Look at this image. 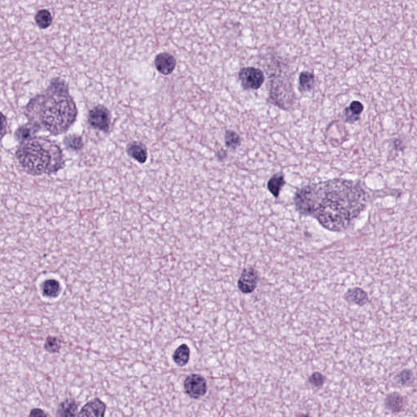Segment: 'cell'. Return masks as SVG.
Returning <instances> with one entry per match:
<instances>
[{"label": "cell", "instance_id": "7402d4cb", "mask_svg": "<svg viewBox=\"0 0 417 417\" xmlns=\"http://www.w3.org/2000/svg\"><path fill=\"white\" fill-rule=\"evenodd\" d=\"M241 137L233 131H227L225 134V143L228 148L236 150L241 145Z\"/></svg>", "mask_w": 417, "mask_h": 417}, {"label": "cell", "instance_id": "30bf717a", "mask_svg": "<svg viewBox=\"0 0 417 417\" xmlns=\"http://www.w3.org/2000/svg\"><path fill=\"white\" fill-rule=\"evenodd\" d=\"M407 405L406 397L398 392H393L386 395L384 399V406L392 413H399L404 410Z\"/></svg>", "mask_w": 417, "mask_h": 417}, {"label": "cell", "instance_id": "8fae6325", "mask_svg": "<svg viewBox=\"0 0 417 417\" xmlns=\"http://www.w3.org/2000/svg\"><path fill=\"white\" fill-rule=\"evenodd\" d=\"M127 154L129 157L139 163H145L148 157L147 148L144 143L139 141H132L127 146Z\"/></svg>", "mask_w": 417, "mask_h": 417}, {"label": "cell", "instance_id": "484cf974", "mask_svg": "<svg viewBox=\"0 0 417 417\" xmlns=\"http://www.w3.org/2000/svg\"><path fill=\"white\" fill-rule=\"evenodd\" d=\"M2 138L5 137V134H6L7 130L6 127H8V123H7L6 117H5L4 113H2Z\"/></svg>", "mask_w": 417, "mask_h": 417}, {"label": "cell", "instance_id": "9a60e30c", "mask_svg": "<svg viewBox=\"0 0 417 417\" xmlns=\"http://www.w3.org/2000/svg\"><path fill=\"white\" fill-rule=\"evenodd\" d=\"M35 21L39 29L49 28L52 24V15L47 9H40L35 16Z\"/></svg>", "mask_w": 417, "mask_h": 417}, {"label": "cell", "instance_id": "7c38bea8", "mask_svg": "<svg viewBox=\"0 0 417 417\" xmlns=\"http://www.w3.org/2000/svg\"><path fill=\"white\" fill-rule=\"evenodd\" d=\"M78 404L74 399H68L59 405L57 415L59 417H77Z\"/></svg>", "mask_w": 417, "mask_h": 417}, {"label": "cell", "instance_id": "5bb4252c", "mask_svg": "<svg viewBox=\"0 0 417 417\" xmlns=\"http://www.w3.org/2000/svg\"><path fill=\"white\" fill-rule=\"evenodd\" d=\"M42 291L43 295L47 297H56L62 292V286L57 280L55 279H49L43 282Z\"/></svg>", "mask_w": 417, "mask_h": 417}, {"label": "cell", "instance_id": "d4e9b609", "mask_svg": "<svg viewBox=\"0 0 417 417\" xmlns=\"http://www.w3.org/2000/svg\"><path fill=\"white\" fill-rule=\"evenodd\" d=\"M29 417H47V414L43 409L34 408L31 410Z\"/></svg>", "mask_w": 417, "mask_h": 417}, {"label": "cell", "instance_id": "e0dca14e", "mask_svg": "<svg viewBox=\"0 0 417 417\" xmlns=\"http://www.w3.org/2000/svg\"><path fill=\"white\" fill-rule=\"evenodd\" d=\"M364 110V105L360 101H353L350 104V106L345 111L346 114V120L348 123H354L358 121L360 118V115L362 113Z\"/></svg>", "mask_w": 417, "mask_h": 417}, {"label": "cell", "instance_id": "7a4b0ae2", "mask_svg": "<svg viewBox=\"0 0 417 417\" xmlns=\"http://www.w3.org/2000/svg\"><path fill=\"white\" fill-rule=\"evenodd\" d=\"M28 122L38 130L59 135L70 129L78 117V108L70 96L67 82L51 80L44 92L29 100L24 109Z\"/></svg>", "mask_w": 417, "mask_h": 417}, {"label": "cell", "instance_id": "ffe728a7", "mask_svg": "<svg viewBox=\"0 0 417 417\" xmlns=\"http://www.w3.org/2000/svg\"><path fill=\"white\" fill-rule=\"evenodd\" d=\"M284 177L282 174H275L268 182V189L276 197L280 194V190L284 185Z\"/></svg>", "mask_w": 417, "mask_h": 417}, {"label": "cell", "instance_id": "9c48e42d", "mask_svg": "<svg viewBox=\"0 0 417 417\" xmlns=\"http://www.w3.org/2000/svg\"><path fill=\"white\" fill-rule=\"evenodd\" d=\"M106 405L98 398L89 401L78 412V417H104Z\"/></svg>", "mask_w": 417, "mask_h": 417}, {"label": "cell", "instance_id": "2e32d148", "mask_svg": "<svg viewBox=\"0 0 417 417\" xmlns=\"http://www.w3.org/2000/svg\"><path fill=\"white\" fill-rule=\"evenodd\" d=\"M190 358V349L186 344H182L178 346L173 354V360L178 366L183 367L186 365Z\"/></svg>", "mask_w": 417, "mask_h": 417}, {"label": "cell", "instance_id": "8992f818", "mask_svg": "<svg viewBox=\"0 0 417 417\" xmlns=\"http://www.w3.org/2000/svg\"><path fill=\"white\" fill-rule=\"evenodd\" d=\"M184 391L191 398L199 399L206 393V381L200 375H190L184 380Z\"/></svg>", "mask_w": 417, "mask_h": 417}, {"label": "cell", "instance_id": "52a82bcc", "mask_svg": "<svg viewBox=\"0 0 417 417\" xmlns=\"http://www.w3.org/2000/svg\"><path fill=\"white\" fill-rule=\"evenodd\" d=\"M258 285V274L253 267L246 268L238 280V288L244 293L254 292Z\"/></svg>", "mask_w": 417, "mask_h": 417}, {"label": "cell", "instance_id": "5b68a950", "mask_svg": "<svg viewBox=\"0 0 417 417\" xmlns=\"http://www.w3.org/2000/svg\"><path fill=\"white\" fill-rule=\"evenodd\" d=\"M239 79L245 90H258L263 83L264 74L257 68H243L240 71Z\"/></svg>", "mask_w": 417, "mask_h": 417}, {"label": "cell", "instance_id": "44dd1931", "mask_svg": "<svg viewBox=\"0 0 417 417\" xmlns=\"http://www.w3.org/2000/svg\"><path fill=\"white\" fill-rule=\"evenodd\" d=\"M314 82H315V77L312 73L307 71L301 73L299 76V88L301 91L307 92V91L311 90L314 85Z\"/></svg>", "mask_w": 417, "mask_h": 417}, {"label": "cell", "instance_id": "ac0fdd59", "mask_svg": "<svg viewBox=\"0 0 417 417\" xmlns=\"http://www.w3.org/2000/svg\"><path fill=\"white\" fill-rule=\"evenodd\" d=\"M64 144L66 146L68 150H73V151H81L83 147V140L81 135H68L64 138Z\"/></svg>", "mask_w": 417, "mask_h": 417}, {"label": "cell", "instance_id": "277c9868", "mask_svg": "<svg viewBox=\"0 0 417 417\" xmlns=\"http://www.w3.org/2000/svg\"><path fill=\"white\" fill-rule=\"evenodd\" d=\"M112 115L106 107L101 104L92 108L88 115V123L93 129L103 132H109L110 129Z\"/></svg>", "mask_w": 417, "mask_h": 417}, {"label": "cell", "instance_id": "cb8c5ba5", "mask_svg": "<svg viewBox=\"0 0 417 417\" xmlns=\"http://www.w3.org/2000/svg\"><path fill=\"white\" fill-rule=\"evenodd\" d=\"M309 381L313 384L314 386L320 387L323 385V383L325 381V377L319 373V372H315L312 376L309 379Z\"/></svg>", "mask_w": 417, "mask_h": 417}, {"label": "cell", "instance_id": "ba28073f", "mask_svg": "<svg viewBox=\"0 0 417 417\" xmlns=\"http://www.w3.org/2000/svg\"><path fill=\"white\" fill-rule=\"evenodd\" d=\"M154 65L160 74L170 75L176 67V59L174 55L168 52H161L154 59Z\"/></svg>", "mask_w": 417, "mask_h": 417}, {"label": "cell", "instance_id": "6da1fadb", "mask_svg": "<svg viewBox=\"0 0 417 417\" xmlns=\"http://www.w3.org/2000/svg\"><path fill=\"white\" fill-rule=\"evenodd\" d=\"M294 203L296 211L314 216L326 229L342 231L365 208L367 196L358 183L337 178L300 188Z\"/></svg>", "mask_w": 417, "mask_h": 417}, {"label": "cell", "instance_id": "3957f363", "mask_svg": "<svg viewBox=\"0 0 417 417\" xmlns=\"http://www.w3.org/2000/svg\"><path fill=\"white\" fill-rule=\"evenodd\" d=\"M16 158L23 170L31 175L53 174L65 166L61 147L43 136H35L21 143Z\"/></svg>", "mask_w": 417, "mask_h": 417}, {"label": "cell", "instance_id": "d6986e66", "mask_svg": "<svg viewBox=\"0 0 417 417\" xmlns=\"http://www.w3.org/2000/svg\"><path fill=\"white\" fill-rule=\"evenodd\" d=\"M395 380L402 386H410L414 383L415 375L410 369H403L395 376Z\"/></svg>", "mask_w": 417, "mask_h": 417}, {"label": "cell", "instance_id": "603a6c76", "mask_svg": "<svg viewBox=\"0 0 417 417\" xmlns=\"http://www.w3.org/2000/svg\"><path fill=\"white\" fill-rule=\"evenodd\" d=\"M62 348L61 341L55 337H48L44 343V349L49 353H58Z\"/></svg>", "mask_w": 417, "mask_h": 417}, {"label": "cell", "instance_id": "4fadbf2b", "mask_svg": "<svg viewBox=\"0 0 417 417\" xmlns=\"http://www.w3.org/2000/svg\"><path fill=\"white\" fill-rule=\"evenodd\" d=\"M39 130L35 126L28 123L27 124L21 126V127L17 128V131H15V138L21 143L22 142L26 141L31 138L35 137L34 134L36 133Z\"/></svg>", "mask_w": 417, "mask_h": 417}, {"label": "cell", "instance_id": "4316f807", "mask_svg": "<svg viewBox=\"0 0 417 417\" xmlns=\"http://www.w3.org/2000/svg\"><path fill=\"white\" fill-rule=\"evenodd\" d=\"M299 417H311V416H309V415H299Z\"/></svg>", "mask_w": 417, "mask_h": 417}]
</instances>
